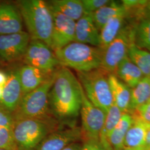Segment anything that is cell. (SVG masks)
Instances as JSON below:
<instances>
[{
	"instance_id": "obj_1",
	"label": "cell",
	"mask_w": 150,
	"mask_h": 150,
	"mask_svg": "<svg viewBox=\"0 0 150 150\" xmlns=\"http://www.w3.org/2000/svg\"><path fill=\"white\" fill-rule=\"evenodd\" d=\"M81 88L79 81L68 68L64 67L55 72L48 95L49 105L52 116L61 125L76 126L81 107Z\"/></svg>"
},
{
	"instance_id": "obj_2",
	"label": "cell",
	"mask_w": 150,
	"mask_h": 150,
	"mask_svg": "<svg viewBox=\"0 0 150 150\" xmlns=\"http://www.w3.org/2000/svg\"><path fill=\"white\" fill-rule=\"evenodd\" d=\"M31 40L51 46L53 15L47 2L42 0H21L16 2Z\"/></svg>"
},
{
	"instance_id": "obj_3",
	"label": "cell",
	"mask_w": 150,
	"mask_h": 150,
	"mask_svg": "<svg viewBox=\"0 0 150 150\" xmlns=\"http://www.w3.org/2000/svg\"><path fill=\"white\" fill-rule=\"evenodd\" d=\"M56 120L22 118L15 120L12 131L17 150H35L48 134L62 129Z\"/></svg>"
},
{
	"instance_id": "obj_4",
	"label": "cell",
	"mask_w": 150,
	"mask_h": 150,
	"mask_svg": "<svg viewBox=\"0 0 150 150\" xmlns=\"http://www.w3.org/2000/svg\"><path fill=\"white\" fill-rule=\"evenodd\" d=\"M59 64L77 72L100 68L103 50L99 47L73 42L54 51Z\"/></svg>"
},
{
	"instance_id": "obj_5",
	"label": "cell",
	"mask_w": 150,
	"mask_h": 150,
	"mask_svg": "<svg viewBox=\"0 0 150 150\" xmlns=\"http://www.w3.org/2000/svg\"><path fill=\"white\" fill-rule=\"evenodd\" d=\"M54 77L55 72L41 86L22 96L18 107L13 113L15 120L22 118L56 120L51 112L48 98Z\"/></svg>"
},
{
	"instance_id": "obj_6",
	"label": "cell",
	"mask_w": 150,
	"mask_h": 150,
	"mask_svg": "<svg viewBox=\"0 0 150 150\" xmlns=\"http://www.w3.org/2000/svg\"><path fill=\"white\" fill-rule=\"evenodd\" d=\"M77 73L88 99L95 106L107 113L114 104L108 81L110 74L101 68Z\"/></svg>"
},
{
	"instance_id": "obj_7",
	"label": "cell",
	"mask_w": 150,
	"mask_h": 150,
	"mask_svg": "<svg viewBox=\"0 0 150 150\" xmlns=\"http://www.w3.org/2000/svg\"><path fill=\"white\" fill-rule=\"evenodd\" d=\"M135 26L124 24L116 36L103 50L100 68L110 74H115L119 64L128 56L129 49L134 43Z\"/></svg>"
},
{
	"instance_id": "obj_8",
	"label": "cell",
	"mask_w": 150,
	"mask_h": 150,
	"mask_svg": "<svg viewBox=\"0 0 150 150\" xmlns=\"http://www.w3.org/2000/svg\"><path fill=\"white\" fill-rule=\"evenodd\" d=\"M82 102L80 113L82 119V137L85 139L99 140L107 113L95 106L88 99L81 88Z\"/></svg>"
},
{
	"instance_id": "obj_9",
	"label": "cell",
	"mask_w": 150,
	"mask_h": 150,
	"mask_svg": "<svg viewBox=\"0 0 150 150\" xmlns=\"http://www.w3.org/2000/svg\"><path fill=\"white\" fill-rule=\"evenodd\" d=\"M51 49L41 41L31 40L24 54L23 61L27 65L35 67L47 74H51L59 64Z\"/></svg>"
},
{
	"instance_id": "obj_10",
	"label": "cell",
	"mask_w": 150,
	"mask_h": 150,
	"mask_svg": "<svg viewBox=\"0 0 150 150\" xmlns=\"http://www.w3.org/2000/svg\"><path fill=\"white\" fill-rule=\"evenodd\" d=\"M29 34L25 31L0 36V58L13 62L23 57L30 42Z\"/></svg>"
},
{
	"instance_id": "obj_11",
	"label": "cell",
	"mask_w": 150,
	"mask_h": 150,
	"mask_svg": "<svg viewBox=\"0 0 150 150\" xmlns=\"http://www.w3.org/2000/svg\"><path fill=\"white\" fill-rule=\"evenodd\" d=\"M51 11L54 21L51 48L54 51L75 42L76 21L59 12Z\"/></svg>"
},
{
	"instance_id": "obj_12",
	"label": "cell",
	"mask_w": 150,
	"mask_h": 150,
	"mask_svg": "<svg viewBox=\"0 0 150 150\" xmlns=\"http://www.w3.org/2000/svg\"><path fill=\"white\" fill-rule=\"evenodd\" d=\"M82 129L78 127L57 129L47 136L35 150H62L82 138Z\"/></svg>"
},
{
	"instance_id": "obj_13",
	"label": "cell",
	"mask_w": 150,
	"mask_h": 150,
	"mask_svg": "<svg viewBox=\"0 0 150 150\" xmlns=\"http://www.w3.org/2000/svg\"><path fill=\"white\" fill-rule=\"evenodd\" d=\"M22 96L19 70L10 71L7 74V80L3 87L0 105L13 114L18 107Z\"/></svg>"
},
{
	"instance_id": "obj_14",
	"label": "cell",
	"mask_w": 150,
	"mask_h": 150,
	"mask_svg": "<svg viewBox=\"0 0 150 150\" xmlns=\"http://www.w3.org/2000/svg\"><path fill=\"white\" fill-rule=\"evenodd\" d=\"M23 20L17 5L11 3L0 4V36L22 31Z\"/></svg>"
},
{
	"instance_id": "obj_15",
	"label": "cell",
	"mask_w": 150,
	"mask_h": 150,
	"mask_svg": "<svg viewBox=\"0 0 150 150\" xmlns=\"http://www.w3.org/2000/svg\"><path fill=\"white\" fill-rule=\"evenodd\" d=\"M75 42L95 47L100 46V31L95 26L91 14L84 13L76 22Z\"/></svg>"
},
{
	"instance_id": "obj_16",
	"label": "cell",
	"mask_w": 150,
	"mask_h": 150,
	"mask_svg": "<svg viewBox=\"0 0 150 150\" xmlns=\"http://www.w3.org/2000/svg\"><path fill=\"white\" fill-rule=\"evenodd\" d=\"M47 75L35 67L27 64L23 66L19 69L23 96L41 86L51 74Z\"/></svg>"
},
{
	"instance_id": "obj_17",
	"label": "cell",
	"mask_w": 150,
	"mask_h": 150,
	"mask_svg": "<svg viewBox=\"0 0 150 150\" xmlns=\"http://www.w3.org/2000/svg\"><path fill=\"white\" fill-rule=\"evenodd\" d=\"M108 81L112 94L114 104L122 113H129L131 88L114 74L108 76Z\"/></svg>"
},
{
	"instance_id": "obj_18",
	"label": "cell",
	"mask_w": 150,
	"mask_h": 150,
	"mask_svg": "<svg viewBox=\"0 0 150 150\" xmlns=\"http://www.w3.org/2000/svg\"><path fill=\"white\" fill-rule=\"evenodd\" d=\"M132 116L134 118V121L125 136L124 148L134 150H144L147 123L137 117Z\"/></svg>"
},
{
	"instance_id": "obj_19",
	"label": "cell",
	"mask_w": 150,
	"mask_h": 150,
	"mask_svg": "<svg viewBox=\"0 0 150 150\" xmlns=\"http://www.w3.org/2000/svg\"><path fill=\"white\" fill-rule=\"evenodd\" d=\"M114 75L130 88L134 87L145 77L128 56L119 64Z\"/></svg>"
},
{
	"instance_id": "obj_20",
	"label": "cell",
	"mask_w": 150,
	"mask_h": 150,
	"mask_svg": "<svg viewBox=\"0 0 150 150\" xmlns=\"http://www.w3.org/2000/svg\"><path fill=\"white\" fill-rule=\"evenodd\" d=\"M134 121V118L131 113H122L119 122L108 138L111 150H121L124 148L125 136Z\"/></svg>"
},
{
	"instance_id": "obj_21",
	"label": "cell",
	"mask_w": 150,
	"mask_h": 150,
	"mask_svg": "<svg viewBox=\"0 0 150 150\" xmlns=\"http://www.w3.org/2000/svg\"><path fill=\"white\" fill-rule=\"evenodd\" d=\"M51 10L59 12L76 22L85 13L82 1L54 0L47 2Z\"/></svg>"
},
{
	"instance_id": "obj_22",
	"label": "cell",
	"mask_w": 150,
	"mask_h": 150,
	"mask_svg": "<svg viewBox=\"0 0 150 150\" xmlns=\"http://www.w3.org/2000/svg\"><path fill=\"white\" fill-rule=\"evenodd\" d=\"M125 14H120L113 17L102 27L100 31V44L99 47L105 50L116 38L125 24Z\"/></svg>"
},
{
	"instance_id": "obj_23",
	"label": "cell",
	"mask_w": 150,
	"mask_h": 150,
	"mask_svg": "<svg viewBox=\"0 0 150 150\" xmlns=\"http://www.w3.org/2000/svg\"><path fill=\"white\" fill-rule=\"evenodd\" d=\"M120 14H125V8L121 2L113 1H111L107 5L91 13L94 23L99 31L113 17Z\"/></svg>"
},
{
	"instance_id": "obj_24",
	"label": "cell",
	"mask_w": 150,
	"mask_h": 150,
	"mask_svg": "<svg viewBox=\"0 0 150 150\" xmlns=\"http://www.w3.org/2000/svg\"><path fill=\"white\" fill-rule=\"evenodd\" d=\"M122 115V113L115 104L113 105L107 112L99 139L101 144L105 150H111L108 143V138L113 129L119 122Z\"/></svg>"
},
{
	"instance_id": "obj_25",
	"label": "cell",
	"mask_w": 150,
	"mask_h": 150,
	"mask_svg": "<svg viewBox=\"0 0 150 150\" xmlns=\"http://www.w3.org/2000/svg\"><path fill=\"white\" fill-rule=\"evenodd\" d=\"M150 98L149 77H144L134 88H131V101L129 113L145 103Z\"/></svg>"
},
{
	"instance_id": "obj_26",
	"label": "cell",
	"mask_w": 150,
	"mask_h": 150,
	"mask_svg": "<svg viewBox=\"0 0 150 150\" xmlns=\"http://www.w3.org/2000/svg\"><path fill=\"white\" fill-rule=\"evenodd\" d=\"M128 57L141 71L145 77L150 76V52L132 45L129 49Z\"/></svg>"
},
{
	"instance_id": "obj_27",
	"label": "cell",
	"mask_w": 150,
	"mask_h": 150,
	"mask_svg": "<svg viewBox=\"0 0 150 150\" xmlns=\"http://www.w3.org/2000/svg\"><path fill=\"white\" fill-rule=\"evenodd\" d=\"M134 43L139 48L150 49V17L139 21L135 25Z\"/></svg>"
},
{
	"instance_id": "obj_28",
	"label": "cell",
	"mask_w": 150,
	"mask_h": 150,
	"mask_svg": "<svg viewBox=\"0 0 150 150\" xmlns=\"http://www.w3.org/2000/svg\"><path fill=\"white\" fill-rule=\"evenodd\" d=\"M0 149L17 150L12 129L7 127L0 128Z\"/></svg>"
},
{
	"instance_id": "obj_29",
	"label": "cell",
	"mask_w": 150,
	"mask_h": 150,
	"mask_svg": "<svg viewBox=\"0 0 150 150\" xmlns=\"http://www.w3.org/2000/svg\"><path fill=\"white\" fill-rule=\"evenodd\" d=\"M110 1L108 0H82V3L85 13L91 14L107 5Z\"/></svg>"
},
{
	"instance_id": "obj_30",
	"label": "cell",
	"mask_w": 150,
	"mask_h": 150,
	"mask_svg": "<svg viewBox=\"0 0 150 150\" xmlns=\"http://www.w3.org/2000/svg\"><path fill=\"white\" fill-rule=\"evenodd\" d=\"M132 116L137 117L147 123L150 124V103L147 102L137 107L129 113Z\"/></svg>"
},
{
	"instance_id": "obj_31",
	"label": "cell",
	"mask_w": 150,
	"mask_h": 150,
	"mask_svg": "<svg viewBox=\"0 0 150 150\" xmlns=\"http://www.w3.org/2000/svg\"><path fill=\"white\" fill-rule=\"evenodd\" d=\"M15 123L13 114L8 112L0 105V128L12 129Z\"/></svg>"
},
{
	"instance_id": "obj_32",
	"label": "cell",
	"mask_w": 150,
	"mask_h": 150,
	"mask_svg": "<svg viewBox=\"0 0 150 150\" xmlns=\"http://www.w3.org/2000/svg\"><path fill=\"white\" fill-rule=\"evenodd\" d=\"M81 150H105L99 140L85 139Z\"/></svg>"
},
{
	"instance_id": "obj_33",
	"label": "cell",
	"mask_w": 150,
	"mask_h": 150,
	"mask_svg": "<svg viewBox=\"0 0 150 150\" xmlns=\"http://www.w3.org/2000/svg\"><path fill=\"white\" fill-rule=\"evenodd\" d=\"M150 145V126L147 123V128L146 130V133L145 136V144L144 150H145Z\"/></svg>"
},
{
	"instance_id": "obj_34",
	"label": "cell",
	"mask_w": 150,
	"mask_h": 150,
	"mask_svg": "<svg viewBox=\"0 0 150 150\" xmlns=\"http://www.w3.org/2000/svg\"><path fill=\"white\" fill-rule=\"evenodd\" d=\"M82 145L78 142H74L67 146L62 150H81Z\"/></svg>"
},
{
	"instance_id": "obj_35",
	"label": "cell",
	"mask_w": 150,
	"mask_h": 150,
	"mask_svg": "<svg viewBox=\"0 0 150 150\" xmlns=\"http://www.w3.org/2000/svg\"><path fill=\"white\" fill-rule=\"evenodd\" d=\"M7 80V74H6L5 72L0 70V86L3 87Z\"/></svg>"
},
{
	"instance_id": "obj_36",
	"label": "cell",
	"mask_w": 150,
	"mask_h": 150,
	"mask_svg": "<svg viewBox=\"0 0 150 150\" xmlns=\"http://www.w3.org/2000/svg\"><path fill=\"white\" fill-rule=\"evenodd\" d=\"M145 12L146 17H150V0L147 1L145 6Z\"/></svg>"
},
{
	"instance_id": "obj_37",
	"label": "cell",
	"mask_w": 150,
	"mask_h": 150,
	"mask_svg": "<svg viewBox=\"0 0 150 150\" xmlns=\"http://www.w3.org/2000/svg\"><path fill=\"white\" fill-rule=\"evenodd\" d=\"M2 93H3V87L0 86V100L2 96Z\"/></svg>"
},
{
	"instance_id": "obj_38",
	"label": "cell",
	"mask_w": 150,
	"mask_h": 150,
	"mask_svg": "<svg viewBox=\"0 0 150 150\" xmlns=\"http://www.w3.org/2000/svg\"><path fill=\"white\" fill-rule=\"evenodd\" d=\"M134 150L132 149H127V148H123L122 150Z\"/></svg>"
},
{
	"instance_id": "obj_39",
	"label": "cell",
	"mask_w": 150,
	"mask_h": 150,
	"mask_svg": "<svg viewBox=\"0 0 150 150\" xmlns=\"http://www.w3.org/2000/svg\"><path fill=\"white\" fill-rule=\"evenodd\" d=\"M150 150V146H149V147H147V149H146V150Z\"/></svg>"
},
{
	"instance_id": "obj_40",
	"label": "cell",
	"mask_w": 150,
	"mask_h": 150,
	"mask_svg": "<svg viewBox=\"0 0 150 150\" xmlns=\"http://www.w3.org/2000/svg\"><path fill=\"white\" fill-rule=\"evenodd\" d=\"M0 150H5V149H0Z\"/></svg>"
},
{
	"instance_id": "obj_41",
	"label": "cell",
	"mask_w": 150,
	"mask_h": 150,
	"mask_svg": "<svg viewBox=\"0 0 150 150\" xmlns=\"http://www.w3.org/2000/svg\"><path fill=\"white\" fill-rule=\"evenodd\" d=\"M149 81H150V76L149 77Z\"/></svg>"
},
{
	"instance_id": "obj_42",
	"label": "cell",
	"mask_w": 150,
	"mask_h": 150,
	"mask_svg": "<svg viewBox=\"0 0 150 150\" xmlns=\"http://www.w3.org/2000/svg\"><path fill=\"white\" fill-rule=\"evenodd\" d=\"M149 102H150V100H149Z\"/></svg>"
},
{
	"instance_id": "obj_43",
	"label": "cell",
	"mask_w": 150,
	"mask_h": 150,
	"mask_svg": "<svg viewBox=\"0 0 150 150\" xmlns=\"http://www.w3.org/2000/svg\"><path fill=\"white\" fill-rule=\"evenodd\" d=\"M149 51H150V50H149Z\"/></svg>"
},
{
	"instance_id": "obj_44",
	"label": "cell",
	"mask_w": 150,
	"mask_h": 150,
	"mask_svg": "<svg viewBox=\"0 0 150 150\" xmlns=\"http://www.w3.org/2000/svg\"><path fill=\"white\" fill-rule=\"evenodd\" d=\"M149 125H150V124H149Z\"/></svg>"
}]
</instances>
